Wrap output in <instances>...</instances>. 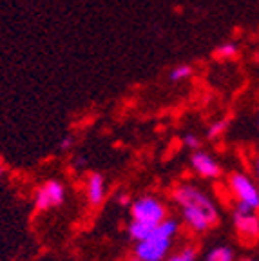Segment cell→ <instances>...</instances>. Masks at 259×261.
<instances>
[{
    "mask_svg": "<svg viewBox=\"0 0 259 261\" xmlns=\"http://www.w3.org/2000/svg\"><path fill=\"white\" fill-rule=\"evenodd\" d=\"M170 198L182 211L185 225L196 234L209 232L219 223V211L211 196L194 184H179L172 189Z\"/></svg>",
    "mask_w": 259,
    "mask_h": 261,
    "instance_id": "obj_1",
    "label": "cell"
},
{
    "mask_svg": "<svg viewBox=\"0 0 259 261\" xmlns=\"http://www.w3.org/2000/svg\"><path fill=\"white\" fill-rule=\"evenodd\" d=\"M178 232L179 221L176 218H165L154 227L152 234L147 240L138 241L133 256L140 261H165L170 256V249Z\"/></svg>",
    "mask_w": 259,
    "mask_h": 261,
    "instance_id": "obj_2",
    "label": "cell"
},
{
    "mask_svg": "<svg viewBox=\"0 0 259 261\" xmlns=\"http://www.w3.org/2000/svg\"><path fill=\"white\" fill-rule=\"evenodd\" d=\"M131 218L156 227L165 218H169V208H167L165 201L160 200L158 196L143 194L131 203Z\"/></svg>",
    "mask_w": 259,
    "mask_h": 261,
    "instance_id": "obj_3",
    "label": "cell"
},
{
    "mask_svg": "<svg viewBox=\"0 0 259 261\" xmlns=\"http://www.w3.org/2000/svg\"><path fill=\"white\" fill-rule=\"evenodd\" d=\"M227 185L232 196L238 200V203H243L254 211H259V187L250 176L245 172L234 171L228 174Z\"/></svg>",
    "mask_w": 259,
    "mask_h": 261,
    "instance_id": "obj_4",
    "label": "cell"
},
{
    "mask_svg": "<svg viewBox=\"0 0 259 261\" xmlns=\"http://www.w3.org/2000/svg\"><path fill=\"white\" fill-rule=\"evenodd\" d=\"M234 227L239 240L245 243H254L259 240V216L257 211L238 203L234 208Z\"/></svg>",
    "mask_w": 259,
    "mask_h": 261,
    "instance_id": "obj_5",
    "label": "cell"
},
{
    "mask_svg": "<svg viewBox=\"0 0 259 261\" xmlns=\"http://www.w3.org/2000/svg\"><path fill=\"white\" fill-rule=\"evenodd\" d=\"M65 201V187L58 179H47L35 192V207L37 211H51L60 207Z\"/></svg>",
    "mask_w": 259,
    "mask_h": 261,
    "instance_id": "obj_6",
    "label": "cell"
},
{
    "mask_svg": "<svg viewBox=\"0 0 259 261\" xmlns=\"http://www.w3.org/2000/svg\"><path fill=\"white\" fill-rule=\"evenodd\" d=\"M191 167L194 169L196 174L205 179H218V178H221V174H223V169L218 163V160L212 154H209V152L201 151V149L192 152Z\"/></svg>",
    "mask_w": 259,
    "mask_h": 261,
    "instance_id": "obj_7",
    "label": "cell"
},
{
    "mask_svg": "<svg viewBox=\"0 0 259 261\" xmlns=\"http://www.w3.org/2000/svg\"><path fill=\"white\" fill-rule=\"evenodd\" d=\"M106 178L100 172H91L85 181V194L91 207H100L106 200Z\"/></svg>",
    "mask_w": 259,
    "mask_h": 261,
    "instance_id": "obj_8",
    "label": "cell"
},
{
    "mask_svg": "<svg viewBox=\"0 0 259 261\" xmlns=\"http://www.w3.org/2000/svg\"><path fill=\"white\" fill-rule=\"evenodd\" d=\"M127 230H129V236L133 241H143L147 240V238L152 234L154 230V225H149V223H143V221H138V220H131L129 227H127Z\"/></svg>",
    "mask_w": 259,
    "mask_h": 261,
    "instance_id": "obj_9",
    "label": "cell"
},
{
    "mask_svg": "<svg viewBox=\"0 0 259 261\" xmlns=\"http://www.w3.org/2000/svg\"><path fill=\"white\" fill-rule=\"evenodd\" d=\"M234 257H236V254L230 247H227V245H218V247H214V249H211L206 252L203 261H234Z\"/></svg>",
    "mask_w": 259,
    "mask_h": 261,
    "instance_id": "obj_10",
    "label": "cell"
},
{
    "mask_svg": "<svg viewBox=\"0 0 259 261\" xmlns=\"http://www.w3.org/2000/svg\"><path fill=\"white\" fill-rule=\"evenodd\" d=\"M238 44H234V42H223L214 49V57L218 60H232V58L238 57Z\"/></svg>",
    "mask_w": 259,
    "mask_h": 261,
    "instance_id": "obj_11",
    "label": "cell"
},
{
    "mask_svg": "<svg viewBox=\"0 0 259 261\" xmlns=\"http://www.w3.org/2000/svg\"><path fill=\"white\" fill-rule=\"evenodd\" d=\"M165 261H198V249L192 247V245H189V247H185V249L170 254Z\"/></svg>",
    "mask_w": 259,
    "mask_h": 261,
    "instance_id": "obj_12",
    "label": "cell"
},
{
    "mask_svg": "<svg viewBox=\"0 0 259 261\" xmlns=\"http://www.w3.org/2000/svg\"><path fill=\"white\" fill-rule=\"evenodd\" d=\"M192 74V67L189 64H179L176 65V67H172L169 73V78L170 82H183L187 80V78H191Z\"/></svg>",
    "mask_w": 259,
    "mask_h": 261,
    "instance_id": "obj_13",
    "label": "cell"
},
{
    "mask_svg": "<svg viewBox=\"0 0 259 261\" xmlns=\"http://www.w3.org/2000/svg\"><path fill=\"white\" fill-rule=\"evenodd\" d=\"M227 129H228V120H225V118L216 120V122H212L211 125H209V129H206V138L209 140L219 138L221 135H225Z\"/></svg>",
    "mask_w": 259,
    "mask_h": 261,
    "instance_id": "obj_14",
    "label": "cell"
},
{
    "mask_svg": "<svg viewBox=\"0 0 259 261\" xmlns=\"http://www.w3.org/2000/svg\"><path fill=\"white\" fill-rule=\"evenodd\" d=\"M183 145H187L189 149H192V151H199L201 140H199L194 133H187V135L183 136Z\"/></svg>",
    "mask_w": 259,
    "mask_h": 261,
    "instance_id": "obj_15",
    "label": "cell"
},
{
    "mask_svg": "<svg viewBox=\"0 0 259 261\" xmlns=\"http://www.w3.org/2000/svg\"><path fill=\"white\" fill-rule=\"evenodd\" d=\"M116 203L120 205V207H131V203H133V198H131L129 192H118V194H116Z\"/></svg>",
    "mask_w": 259,
    "mask_h": 261,
    "instance_id": "obj_16",
    "label": "cell"
},
{
    "mask_svg": "<svg viewBox=\"0 0 259 261\" xmlns=\"http://www.w3.org/2000/svg\"><path fill=\"white\" fill-rule=\"evenodd\" d=\"M73 145H74V136L67 135V136H64V138H62V142H60V149H62V151H69V149H71Z\"/></svg>",
    "mask_w": 259,
    "mask_h": 261,
    "instance_id": "obj_17",
    "label": "cell"
},
{
    "mask_svg": "<svg viewBox=\"0 0 259 261\" xmlns=\"http://www.w3.org/2000/svg\"><path fill=\"white\" fill-rule=\"evenodd\" d=\"M255 176H257V179H259V158L257 160H255Z\"/></svg>",
    "mask_w": 259,
    "mask_h": 261,
    "instance_id": "obj_18",
    "label": "cell"
},
{
    "mask_svg": "<svg viewBox=\"0 0 259 261\" xmlns=\"http://www.w3.org/2000/svg\"><path fill=\"white\" fill-rule=\"evenodd\" d=\"M4 174H6V167H4V165H0V178H2Z\"/></svg>",
    "mask_w": 259,
    "mask_h": 261,
    "instance_id": "obj_19",
    "label": "cell"
},
{
    "mask_svg": "<svg viewBox=\"0 0 259 261\" xmlns=\"http://www.w3.org/2000/svg\"><path fill=\"white\" fill-rule=\"evenodd\" d=\"M239 261H259V259H254V257H243V259H239Z\"/></svg>",
    "mask_w": 259,
    "mask_h": 261,
    "instance_id": "obj_20",
    "label": "cell"
},
{
    "mask_svg": "<svg viewBox=\"0 0 259 261\" xmlns=\"http://www.w3.org/2000/svg\"><path fill=\"white\" fill-rule=\"evenodd\" d=\"M129 261H140V259H138L136 256H133V257H131V259H129Z\"/></svg>",
    "mask_w": 259,
    "mask_h": 261,
    "instance_id": "obj_21",
    "label": "cell"
},
{
    "mask_svg": "<svg viewBox=\"0 0 259 261\" xmlns=\"http://www.w3.org/2000/svg\"><path fill=\"white\" fill-rule=\"evenodd\" d=\"M257 125H259V118H257Z\"/></svg>",
    "mask_w": 259,
    "mask_h": 261,
    "instance_id": "obj_22",
    "label": "cell"
}]
</instances>
